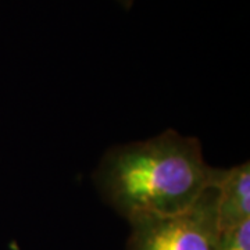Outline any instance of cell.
<instances>
[{
  "label": "cell",
  "instance_id": "6da1fadb",
  "mask_svg": "<svg viewBox=\"0 0 250 250\" xmlns=\"http://www.w3.org/2000/svg\"><path fill=\"white\" fill-rule=\"evenodd\" d=\"M218 168L205 160L202 143L167 129L146 141L110 147L93 182L99 195L129 221L190 210L215 185Z\"/></svg>",
  "mask_w": 250,
  "mask_h": 250
},
{
  "label": "cell",
  "instance_id": "7a4b0ae2",
  "mask_svg": "<svg viewBox=\"0 0 250 250\" xmlns=\"http://www.w3.org/2000/svg\"><path fill=\"white\" fill-rule=\"evenodd\" d=\"M215 197L214 185L185 213L129 221L125 250H217L220 229Z\"/></svg>",
  "mask_w": 250,
  "mask_h": 250
},
{
  "label": "cell",
  "instance_id": "3957f363",
  "mask_svg": "<svg viewBox=\"0 0 250 250\" xmlns=\"http://www.w3.org/2000/svg\"><path fill=\"white\" fill-rule=\"evenodd\" d=\"M215 193V213L220 231L250 220L249 161L227 170L218 168Z\"/></svg>",
  "mask_w": 250,
  "mask_h": 250
},
{
  "label": "cell",
  "instance_id": "277c9868",
  "mask_svg": "<svg viewBox=\"0 0 250 250\" xmlns=\"http://www.w3.org/2000/svg\"><path fill=\"white\" fill-rule=\"evenodd\" d=\"M217 250H250V220L220 231Z\"/></svg>",
  "mask_w": 250,
  "mask_h": 250
},
{
  "label": "cell",
  "instance_id": "5b68a950",
  "mask_svg": "<svg viewBox=\"0 0 250 250\" xmlns=\"http://www.w3.org/2000/svg\"><path fill=\"white\" fill-rule=\"evenodd\" d=\"M117 1H118V3H120V4L126 10L131 9V7H132V4L135 3V0H117Z\"/></svg>",
  "mask_w": 250,
  "mask_h": 250
}]
</instances>
